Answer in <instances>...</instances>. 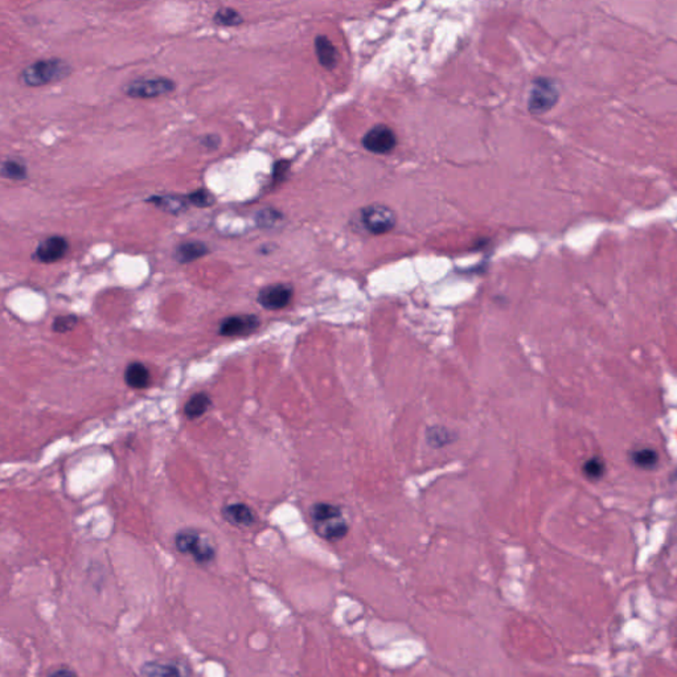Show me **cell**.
<instances>
[{
	"mask_svg": "<svg viewBox=\"0 0 677 677\" xmlns=\"http://www.w3.org/2000/svg\"><path fill=\"white\" fill-rule=\"evenodd\" d=\"M72 73V66L58 57L37 60L23 69L20 80L25 87H39L54 84Z\"/></svg>",
	"mask_w": 677,
	"mask_h": 677,
	"instance_id": "1",
	"label": "cell"
},
{
	"mask_svg": "<svg viewBox=\"0 0 677 677\" xmlns=\"http://www.w3.org/2000/svg\"><path fill=\"white\" fill-rule=\"evenodd\" d=\"M311 520L316 533L330 541L340 540L348 532L343 512L337 505L330 503L312 505Z\"/></svg>",
	"mask_w": 677,
	"mask_h": 677,
	"instance_id": "2",
	"label": "cell"
},
{
	"mask_svg": "<svg viewBox=\"0 0 677 677\" xmlns=\"http://www.w3.org/2000/svg\"><path fill=\"white\" fill-rule=\"evenodd\" d=\"M175 547L182 554L191 556L199 565H208L216 559V548L212 542L192 528H185L176 533Z\"/></svg>",
	"mask_w": 677,
	"mask_h": 677,
	"instance_id": "3",
	"label": "cell"
},
{
	"mask_svg": "<svg viewBox=\"0 0 677 677\" xmlns=\"http://www.w3.org/2000/svg\"><path fill=\"white\" fill-rule=\"evenodd\" d=\"M175 89H176V82L164 75L140 77L130 81L129 84H126L123 87L125 94L128 97L138 98V99H150V98L167 96L173 93Z\"/></svg>",
	"mask_w": 677,
	"mask_h": 677,
	"instance_id": "4",
	"label": "cell"
},
{
	"mask_svg": "<svg viewBox=\"0 0 677 677\" xmlns=\"http://www.w3.org/2000/svg\"><path fill=\"white\" fill-rule=\"evenodd\" d=\"M559 99V85L549 77H538L528 98V108L533 116H541L554 108Z\"/></svg>",
	"mask_w": 677,
	"mask_h": 677,
	"instance_id": "5",
	"label": "cell"
},
{
	"mask_svg": "<svg viewBox=\"0 0 677 677\" xmlns=\"http://www.w3.org/2000/svg\"><path fill=\"white\" fill-rule=\"evenodd\" d=\"M361 223L372 235H385L392 232L397 224V216L387 205L372 204L361 211Z\"/></svg>",
	"mask_w": 677,
	"mask_h": 677,
	"instance_id": "6",
	"label": "cell"
},
{
	"mask_svg": "<svg viewBox=\"0 0 677 677\" xmlns=\"http://www.w3.org/2000/svg\"><path fill=\"white\" fill-rule=\"evenodd\" d=\"M294 297V289L289 283H273L259 290L257 302L259 306L269 311H278L290 304Z\"/></svg>",
	"mask_w": 677,
	"mask_h": 677,
	"instance_id": "7",
	"label": "cell"
},
{
	"mask_svg": "<svg viewBox=\"0 0 677 677\" xmlns=\"http://www.w3.org/2000/svg\"><path fill=\"white\" fill-rule=\"evenodd\" d=\"M363 146L369 152L384 155L396 149L397 137L396 132L387 125H376L366 131L363 138Z\"/></svg>",
	"mask_w": 677,
	"mask_h": 677,
	"instance_id": "8",
	"label": "cell"
},
{
	"mask_svg": "<svg viewBox=\"0 0 677 677\" xmlns=\"http://www.w3.org/2000/svg\"><path fill=\"white\" fill-rule=\"evenodd\" d=\"M259 324L261 321L259 316L253 313L230 315L220 322L218 335L226 337L247 336L256 333L259 330Z\"/></svg>",
	"mask_w": 677,
	"mask_h": 677,
	"instance_id": "9",
	"label": "cell"
},
{
	"mask_svg": "<svg viewBox=\"0 0 677 677\" xmlns=\"http://www.w3.org/2000/svg\"><path fill=\"white\" fill-rule=\"evenodd\" d=\"M142 677H191L188 666L175 660H149L139 668Z\"/></svg>",
	"mask_w": 677,
	"mask_h": 677,
	"instance_id": "10",
	"label": "cell"
},
{
	"mask_svg": "<svg viewBox=\"0 0 677 677\" xmlns=\"http://www.w3.org/2000/svg\"><path fill=\"white\" fill-rule=\"evenodd\" d=\"M69 251V241L63 236H49L43 240L33 253V259L43 263H54L64 259Z\"/></svg>",
	"mask_w": 677,
	"mask_h": 677,
	"instance_id": "11",
	"label": "cell"
},
{
	"mask_svg": "<svg viewBox=\"0 0 677 677\" xmlns=\"http://www.w3.org/2000/svg\"><path fill=\"white\" fill-rule=\"evenodd\" d=\"M226 523L238 528L251 527L256 523V515L249 505L244 503L228 504L221 509Z\"/></svg>",
	"mask_w": 677,
	"mask_h": 677,
	"instance_id": "12",
	"label": "cell"
},
{
	"mask_svg": "<svg viewBox=\"0 0 677 677\" xmlns=\"http://www.w3.org/2000/svg\"><path fill=\"white\" fill-rule=\"evenodd\" d=\"M209 251L211 249L203 241H196V240L185 241L175 247L173 259L180 265H185V263L194 262L196 259L205 257L206 254H209Z\"/></svg>",
	"mask_w": 677,
	"mask_h": 677,
	"instance_id": "13",
	"label": "cell"
},
{
	"mask_svg": "<svg viewBox=\"0 0 677 677\" xmlns=\"http://www.w3.org/2000/svg\"><path fill=\"white\" fill-rule=\"evenodd\" d=\"M146 201L171 215L184 213L190 206L187 197L180 194H152Z\"/></svg>",
	"mask_w": 677,
	"mask_h": 677,
	"instance_id": "14",
	"label": "cell"
},
{
	"mask_svg": "<svg viewBox=\"0 0 677 677\" xmlns=\"http://www.w3.org/2000/svg\"><path fill=\"white\" fill-rule=\"evenodd\" d=\"M315 52L319 60V64L322 65L323 68L331 70L337 65L339 52L327 36L321 35L315 39Z\"/></svg>",
	"mask_w": 677,
	"mask_h": 677,
	"instance_id": "15",
	"label": "cell"
},
{
	"mask_svg": "<svg viewBox=\"0 0 677 677\" xmlns=\"http://www.w3.org/2000/svg\"><path fill=\"white\" fill-rule=\"evenodd\" d=\"M125 383L132 389H144L151 383L150 369L139 361H132L125 369Z\"/></svg>",
	"mask_w": 677,
	"mask_h": 677,
	"instance_id": "16",
	"label": "cell"
},
{
	"mask_svg": "<svg viewBox=\"0 0 677 677\" xmlns=\"http://www.w3.org/2000/svg\"><path fill=\"white\" fill-rule=\"evenodd\" d=\"M212 405V399L208 393L199 392L191 396L184 405V414L188 419L200 418L209 410Z\"/></svg>",
	"mask_w": 677,
	"mask_h": 677,
	"instance_id": "17",
	"label": "cell"
},
{
	"mask_svg": "<svg viewBox=\"0 0 677 677\" xmlns=\"http://www.w3.org/2000/svg\"><path fill=\"white\" fill-rule=\"evenodd\" d=\"M630 462L642 470H654L659 464V454L652 447H636L630 452Z\"/></svg>",
	"mask_w": 677,
	"mask_h": 677,
	"instance_id": "18",
	"label": "cell"
},
{
	"mask_svg": "<svg viewBox=\"0 0 677 677\" xmlns=\"http://www.w3.org/2000/svg\"><path fill=\"white\" fill-rule=\"evenodd\" d=\"M1 178L13 180V182H23L28 178V168L24 164V161H19L16 158H7L1 161L0 167Z\"/></svg>",
	"mask_w": 677,
	"mask_h": 677,
	"instance_id": "19",
	"label": "cell"
},
{
	"mask_svg": "<svg viewBox=\"0 0 677 677\" xmlns=\"http://www.w3.org/2000/svg\"><path fill=\"white\" fill-rule=\"evenodd\" d=\"M244 22H245L244 16L230 7H223L217 10L213 15V23L220 27H237Z\"/></svg>",
	"mask_w": 677,
	"mask_h": 677,
	"instance_id": "20",
	"label": "cell"
},
{
	"mask_svg": "<svg viewBox=\"0 0 677 677\" xmlns=\"http://www.w3.org/2000/svg\"><path fill=\"white\" fill-rule=\"evenodd\" d=\"M582 473L592 482L602 479L606 473V462L601 456H591L582 466Z\"/></svg>",
	"mask_w": 677,
	"mask_h": 677,
	"instance_id": "21",
	"label": "cell"
},
{
	"mask_svg": "<svg viewBox=\"0 0 677 677\" xmlns=\"http://www.w3.org/2000/svg\"><path fill=\"white\" fill-rule=\"evenodd\" d=\"M282 218L283 216L280 211L274 208H265L259 211V213L256 215V225L261 229H270L282 221Z\"/></svg>",
	"mask_w": 677,
	"mask_h": 677,
	"instance_id": "22",
	"label": "cell"
},
{
	"mask_svg": "<svg viewBox=\"0 0 677 677\" xmlns=\"http://www.w3.org/2000/svg\"><path fill=\"white\" fill-rule=\"evenodd\" d=\"M188 204L196 206V208H209L215 204V194L209 192L205 188H199L191 194H185Z\"/></svg>",
	"mask_w": 677,
	"mask_h": 677,
	"instance_id": "23",
	"label": "cell"
},
{
	"mask_svg": "<svg viewBox=\"0 0 677 677\" xmlns=\"http://www.w3.org/2000/svg\"><path fill=\"white\" fill-rule=\"evenodd\" d=\"M452 441V431L446 428L433 426L428 430V443L433 447H443Z\"/></svg>",
	"mask_w": 677,
	"mask_h": 677,
	"instance_id": "24",
	"label": "cell"
},
{
	"mask_svg": "<svg viewBox=\"0 0 677 677\" xmlns=\"http://www.w3.org/2000/svg\"><path fill=\"white\" fill-rule=\"evenodd\" d=\"M78 322L75 315H61L57 316L52 324V330L57 333H66L72 331Z\"/></svg>",
	"mask_w": 677,
	"mask_h": 677,
	"instance_id": "25",
	"label": "cell"
},
{
	"mask_svg": "<svg viewBox=\"0 0 677 677\" xmlns=\"http://www.w3.org/2000/svg\"><path fill=\"white\" fill-rule=\"evenodd\" d=\"M289 168H290V161H277L274 164V168H273V179L274 182H282L286 176V173H289Z\"/></svg>",
	"mask_w": 677,
	"mask_h": 677,
	"instance_id": "26",
	"label": "cell"
},
{
	"mask_svg": "<svg viewBox=\"0 0 677 677\" xmlns=\"http://www.w3.org/2000/svg\"><path fill=\"white\" fill-rule=\"evenodd\" d=\"M200 144L206 150H217L221 144V138L217 134H206L200 138Z\"/></svg>",
	"mask_w": 677,
	"mask_h": 677,
	"instance_id": "27",
	"label": "cell"
},
{
	"mask_svg": "<svg viewBox=\"0 0 677 677\" xmlns=\"http://www.w3.org/2000/svg\"><path fill=\"white\" fill-rule=\"evenodd\" d=\"M46 677H78V675L68 666H60L54 669Z\"/></svg>",
	"mask_w": 677,
	"mask_h": 677,
	"instance_id": "28",
	"label": "cell"
}]
</instances>
